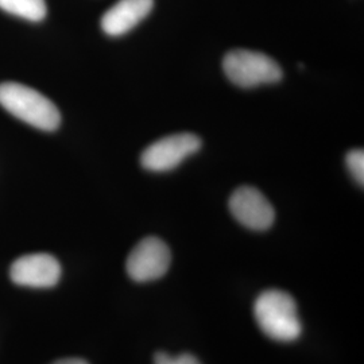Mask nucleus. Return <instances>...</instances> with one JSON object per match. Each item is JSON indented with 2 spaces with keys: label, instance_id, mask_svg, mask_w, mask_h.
<instances>
[{
  "label": "nucleus",
  "instance_id": "nucleus-7",
  "mask_svg": "<svg viewBox=\"0 0 364 364\" xmlns=\"http://www.w3.org/2000/svg\"><path fill=\"white\" fill-rule=\"evenodd\" d=\"M10 277L19 287L49 289L58 284L61 264L50 254H28L14 262Z\"/></svg>",
  "mask_w": 364,
  "mask_h": 364
},
{
  "label": "nucleus",
  "instance_id": "nucleus-9",
  "mask_svg": "<svg viewBox=\"0 0 364 364\" xmlns=\"http://www.w3.org/2000/svg\"><path fill=\"white\" fill-rule=\"evenodd\" d=\"M0 9L31 22H39L46 16L45 0H0Z\"/></svg>",
  "mask_w": 364,
  "mask_h": 364
},
{
  "label": "nucleus",
  "instance_id": "nucleus-8",
  "mask_svg": "<svg viewBox=\"0 0 364 364\" xmlns=\"http://www.w3.org/2000/svg\"><path fill=\"white\" fill-rule=\"evenodd\" d=\"M154 0H119L100 21L107 36L120 37L141 23L151 13Z\"/></svg>",
  "mask_w": 364,
  "mask_h": 364
},
{
  "label": "nucleus",
  "instance_id": "nucleus-4",
  "mask_svg": "<svg viewBox=\"0 0 364 364\" xmlns=\"http://www.w3.org/2000/svg\"><path fill=\"white\" fill-rule=\"evenodd\" d=\"M201 149V139L191 132L173 134L150 144L141 156V164L150 171H169Z\"/></svg>",
  "mask_w": 364,
  "mask_h": 364
},
{
  "label": "nucleus",
  "instance_id": "nucleus-2",
  "mask_svg": "<svg viewBox=\"0 0 364 364\" xmlns=\"http://www.w3.org/2000/svg\"><path fill=\"white\" fill-rule=\"evenodd\" d=\"M0 105L14 117L39 130H57L61 123V114L55 105L23 84L1 82Z\"/></svg>",
  "mask_w": 364,
  "mask_h": 364
},
{
  "label": "nucleus",
  "instance_id": "nucleus-3",
  "mask_svg": "<svg viewBox=\"0 0 364 364\" xmlns=\"http://www.w3.org/2000/svg\"><path fill=\"white\" fill-rule=\"evenodd\" d=\"M223 69L228 80L240 88L275 84L284 76L282 68L274 58L247 49L227 53L223 60Z\"/></svg>",
  "mask_w": 364,
  "mask_h": 364
},
{
  "label": "nucleus",
  "instance_id": "nucleus-12",
  "mask_svg": "<svg viewBox=\"0 0 364 364\" xmlns=\"http://www.w3.org/2000/svg\"><path fill=\"white\" fill-rule=\"evenodd\" d=\"M50 364H90L87 360L84 359H80V358H66V359H60V360H55Z\"/></svg>",
  "mask_w": 364,
  "mask_h": 364
},
{
  "label": "nucleus",
  "instance_id": "nucleus-6",
  "mask_svg": "<svg viewBox=\"0 0 364 364\" xmlns=\"http://www.w3.org/2000/svg\"><path fill=\"white\" fill-rule=\"evenodd\" d=\"M228 207L235 219L248 230L266 231L273 225V205L257 188H237L230 197Z\"/></svg>",
  "mask_w": 364,
  "mask_h": 364
},
{
  "label": "nucleus",
  "instance_id": "nucleus-1",
  "mask_svg": "<svg viewBox=\"0 0 364 364\" xmlns=\"http://www.w3.org/2000/svg\"><path fill=\"white\" fill-rule=\"evenodd\" d=\"M294 299L282 290L269 289L254 302V317L267 338L279 343L296 341L302 333V324Z\"/></svg>",
  "mask_w": 364,
  "mask_h": 364
},
{
  "label": "nucleus",
  "instance_id": "nucleus-10",
  "mask_svg": "<svg viewBox=\"0 0 364 364\" xmlns=\"http://www.w3.org/2000/svg\"><path fill=\"white\" fill-rule=\"evenodd\" d=\"M346 164L352 177L360 186L364 185V151L363 149H353L347 156Z\"/></svg>",
  "mask_w": 364,
  "mask_h": 364
},
{
  "label": "nucleus",
  "instance_id": "nucleus-11",
  "mask_svg": "<svg viewBox=\"0 0 364 364\" xmlns=\"http://www.w3.org/2000/svg\"><path fill=\"white\" fill-rule=\"evenodd\" d=\"M154 364H201V362L192 353H180L171 356L166 352H156L154 355Z\"/></svg>",
  "mask_w": 364,
  "mask_h": 364
},
{
  "label": "nucleus",
  "instance_id": "nucleus-5",
  "mask_svg": "<svg viewBox=\"0 0 364 364\" xmlns=\"http://www.w3.org/2000/svg\"><path fill=\"white\" fill-rule=\"evenodd\" d=\"M171 252L168 245L156 236L142 239L131 250L126 270L132 281L144 284L162 278L169 270Z\"/></svg>",
  "mask_w": 364,
  "mask_h": 364
}]
</instances>
